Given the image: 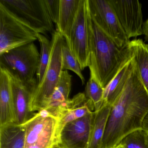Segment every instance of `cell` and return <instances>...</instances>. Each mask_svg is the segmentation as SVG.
Wrapping results in <instances>:
<instances>
[{"label":"cell","instance_id":"1","mask_svg":"<svg viewBox=\"0 0 148 148\" xmlns=\"http://www.w3.org/2000/svg\"><path fill=\"white\" fill-rule=\"evenodd\" d=\"M148 112V93L135 63L123 90L112 105L101 148H113L126 135L141 129Z\"/></svg>","mask_w":148,"mask_h":148},{"label":"cell","instance_id":"2","mask_svg":"<svg viewBox=\"0 0 148 148\" xmlns=\"http://www.w3.org/2000/svg\"><path fill=\"white\" fill-rule=\"evenodd\" d=\"M90 74L103 88L133 56L130 44L119 47L89 15Z\"/></svg>","mask_w":148,"mask_h":148},{"label":"cell","instance_id":"3","mask_svg":"<svg viewBox=\"0 0 148 148\" xmlns=\"http://www.w3.org/2000/svg\"><path fill=\"white\" fill-rule=\"evenodd\" d=\"M65 41L57 31L52 34L51 52L50 61L42 81L38 85L31 103V111L39 112L48 105L60 78L62 68V48Z\"/></svg>","mask_w":148,"mask_h":148},{"label":"cell","instance_id":"4","mask_svg":"<svg viewBox=\"0 0 148 148\" xmlns=\"http://www.w3.org/2000/svg\"><path fill=\"white\" fill-rule=\"evenodd\" d=\"M38 33L25 20L0 2V55L34 42Z\"/></svg>","mask_w":148,"mask_h":148},{"label":"cell","instance_id":"5","mask_svg":"<svg viewBox=\"0 0 148 148\" xmlns=\"http://www.w3.org/2000/svg\"><path fill=\"white\" fill-rule=\"evenodd\" d=\"M40 53L34 42L12 49L0 55V66L23 81L35 78Z\"/></svg>","mask_w":148,"mask_h":148},{"label":"cell","instance_id":"6","mask_svg":"<svg viewBox=\"0 0 148 148\" xmlns=\"http://www.w3.org/2000/svg\"><path fill=\"white\" fill-rule=\"evenodd\" d=\"M25 148H53L58 144V119L45 110L38 112L24 124Z\"/></svg>","mask_w":148,"mask_h":148},{"label":"cell","instance_id":"7","mask_svg":"<svg viewBox=\"0 0 148 148\" xmlns=\"http://www.w3.org/2000/svg\"><path fill=\"white\" fill-rule=\"evenodd\" d=\"M0 2L29 23L38 33L54 32L45 0H0Z\"/></svg>","mask_w":148,"mask_h":148},{"label":"cell","instance_id":"8","mask_svg":"<svg viewBox=\"0 0 148 148\" xmlns=\"http://www.w3.org/2000/svg\"><path fill=\"white\" fill-rule=\"evenodd\" d=\"M92 18L119 47L128 45V39L108 0H88Z\"/></svg>","mask_w":148,"mask_h":148},{"label":"cell","instance_id":"9","mask_svg":"<svg viewBox=\"0 0 148 148\" xmlns=\"http://www.w3.org/2000/svg\"><path fill=\"white\" fill-rule=\"evenodd\" d=\"M90 12L88 0H81L78 12L71 34L70 48L83 71L90 61Z\"/></svg>","mask_w":148,"mask_h":148},{"label":"cell","instance_id":"10","mask_svg":"<svg viewBox=\"0 0 148 148\" xmlns=\"http://www.w3.org/2000/svg\"><path fill=\"white\" fill-rule=\"evenodd\" d=\"M8 74L13 100L14 123L23 125L35 115V113L31 111V106L38 86V80L35 78L31 81H23L9 73Z\"/></svg>","mask_w":148,"mask_h":148},{"label":"cell","instance_id":"11","mask_svg":"<svg viewBox=\"0 0 148 148\" xmlns=\"http://www.w3.org/2000/svg\"><path fill=\"white\" fill-rule=\"evenodd\" d=\"M128 39L143 35L142 4L138 1L108 0Z\"/></svg>","mask_w":148,"mask_h":148},{"label":"cell","instance_id":"12","mask_svg":"<svg viewBox=\"0 0 148 148\" xmlns=\"http://www.w3.org/2000/svg\"><path fill=\"white\" fill-rule=\"evenodd\" d=\"M95 111L66 124L59 137L58 144L64 148H87Z\"/></svg>","mask_w":148,"mask_h":148},{"label":"cell","instance_id":"13","mask_svg":"<svg viewBox=\"0 0 148 148\" xmlns=\"http://www.w3.org/2000/svg\"><path fill=\"white\" fill-rule=\"evenodd\" d=\"M81 0H60L56 31L60 33L70 47L71 34Z\"/></svg>","mask_w":148,"mask_h":148},{"label":"cell","instance_id":"14","mask_svg":"<svg viewBox=\"0 0 148 148\" xmlns=\"http://www.w3.org/2000/svg\"><path fill=\"white\" fill-rule=\"evenodd\" d=\"M11 123H14V114L10 76L0 66V125Z\"/></svg>","mask_w":148,"mask_h":148},{"label":"cell","instance_id":"15","mask_svg":"<svg viewBox=\"0 0 148 148\" xmlns=\"http://www.w3.org/2000/svg\"><path fill=\"white\" fill-rule=\"evenodd\" d=\"M133 56L120 69L115 77L104 88L103 103L112 106L123 91L134 68Z\"/></svg>","mask_w":148,"mask_h":148},{"label":"cell","instance_id":"16","mask_svg":"<svg viewBox=\"0 0 148 148\" xmlns=\"http://www.w3.org/2000/svg\"><path fill=\"white\" fill-rule=\"evenodd\" d=\"M72 77V75L68 71H62L50 102L46 108L44 110L55 117L56 118L59 109L70 99L69 97L71 89Z\"/></svg>","mask_w":148,"mask_h":148},{"label":"cell","instance_id":"17","mask_svg":"<svg viewBox=\"0 0 148 148\" xmlns=\"http://www.w3.org/2000/svg\"><path fill=\"white\" fill-rule=\"evenodd\" d=\"M24 124L11 123L0 125V148H25Z\"/></svg>","mask_w":148,"mask_h":148},{"label":"cell","instance_id":"18","mask_svg":"<svg viewBox=\"0 0 148 148\" xmlns=\"http://www.w3.org/2000/svg\"><path fill=\"white\" fill-rule=\"evenodd\" d=\"M111 106L103 103L99 110L95 111V116L87 148H101Z\"/></svg>","mask_w":148,"mask_h":148},{"label":"cell","instance_id":"19","mask_svg":"<svg viewBox=\"0 0 148 148\" xmlns=\"http://www.w3.org/2000/svg\"><path fill=\"white\" fill-rule=\"evenodd\" d=\"M129 44L139 77L148 93V45L141 39L132 40Z\"/></svg>","mask_w":148,"mask_h":148},{"label":"cell","instance_id":"20","mask_svg":"<svg viewBox=\"0 0 148 148\" xmlns=\"http://www.w3.org/2000/svg\"><path fill=\"white\" fill-rule=\"evenodd\" d=\"M94 110L93 105L90 101L88 99L87 102L80 106L60 112L57 118L58 119L57 129L58 144L60 134L66 124L72 121L83 117L91 112H93L92 110Z\"/></svg>","mask_w":148,"mask_h":148},{"label":"cell","instance_id":"21","mask_svg":"<svg viewBox=\"0 0 148 148\" xmlns=\"http://www.w3.org/2000/svg\"><path fill=\"white\" fill-rule=\"evenodd\" d=\"M37 37L40 46L39 64L36 74L38 85L42 81L50 61L51 52V41L45 35L41 34L38 33Z\"/></svg>","mask_w":148,"mask_h":148},{"label":"cell","instance_id":"22","mask_svg":"<svg viewBox=\"0 0 148 148\" xmlns=\"http://www.w3.org/2000/svg\"><path fill=\"white\" fill-rule=\"evenodd\" d=\"M104 91V88L93 75L90 74V79L86 86L85 94L93 105L94 111L99 110L103 105Z\"/></svg>","mask_w":148,"mask_h":148},{"label":"cell","instance_id":"23","mask_svg":"<svg viewBox=\"0 0 148 148\" xmlns=\"http://www.w3.org/2000/svg\"><path fill=\"white\" fill-rule=\"evenodd\" d=\"M62 68L63 71L70 70L76 73L81 79L82 84L85 82L80 64L76 57L65 40L62 48Z\"/></svg>","mask_w":148,"mask_h":148},{"label":"cell","instance_id":"24","mask_svg":"<svg viewBox=\"0 0 148 148\" xmlns=\"http://www.w3.org/2000/svg\"><path fill=\"white\" fill-rule=\"evenodd\" d=\"M119 143L126 148H148V133L141 129L128 134Z\"/></svg>","mask_w":148,"mask_h":148},{"label":"cell","instance_id":"25","mask_svg":"<svg viewBox=\"0 0 148 148\" xmlns=\"http://www.w3.org/2000/svg\"><path fill=\"white\" fill-rule=\"evenodd\" d=\"M49 14L53 24L56 25L59 13L60 0H45Z\"/></svg>","mask_w":148,"mask_h":148},{"label":"cell","instance_id":"26","mask_svg":"<svg viewBox=\"0 0 148 148\" xmlns=\"http://www.w3.org/2000/svg\"><path fill=\"white\" fill-rule=\"evenodd\" d=\"M143 34L145 36L146 40L148 41V18L143 24Z\"/></svg>","mask_w":148,"mask_h":148},{"label":"cell","instance_id":"27","mask_svg":"<svg viewBox=\"0 0 148 148\" xmlns=\"http://www.w3.org/2000/svg\"><path fill=\"white\" fill-rule=\"evenodd\" d=\"M142 129L148 133V112L144 119L142 123Z\"/></svg>","mask_w":148,"mask_h":148},{"label":"cell","instance_id":"28","mask_svg":"<svg viewBox=\"0 0 148 148\" xmlns=\"http://www.w3.org/2000/svg\"><path fill=\"white\" fill-rule=\"evenodd\" d=\"M112 148H126L123 145L119 143L118 145H116L115 147Z\"/></svg>","mask_w":148,"mask_h":148},{"label":"cell","instance_id":"29","mask_svg":"<svg viewBox=\"0 0 148 148\" xmlns=\"http://www.w3.org/2000/svg\"><path fill=\"white\" fill-rule=\"evenodd\" d=\"M53 148H64L62 145H60L59 144H57L54 146Z\"/></svg>","mask_w":148,"mask_h":148}]
</instances>
